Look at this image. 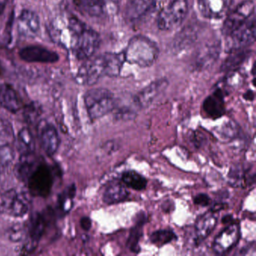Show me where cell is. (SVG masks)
<instances>
[{
  "label": "cell",
  "instance_id": "obj_34",
  "mask_svg": "<svg viewBox=\"0 0 256 256\" xmlns=\"http://www.w3.org/2000/svg\"><path fill=\"white\" fill-rule=\"evenodd\" d=\"M194 203L198 206H206L210 204L211 199L206 194H198L194 198Z\"/></svg>",
  "mask_w": 256,
  "mask_h": 256
},
{
  "label": "cell",
  "instance_id": "obj_19",
  "mask_svg": "<svg viewBox=\"0 0 256 256\" xmlns=\"http://www.w3.org/2000/svg\"><path fill=\"white\" fill-rule=\"evenodd\" d=\"M203 109L209 118L217 119L224 114V95L220 90H217L209 96L203 103Z\"/></svg>",
  "mask_w": 256,
  "mask_h": 256
},
{
  "label": "cell",
  "instance_id": "obj_11",
  "mask_svg": "<svg viewBox=\"0 0 256 256\" xmlns=\"http://www.w3.org/2000/svg\"><path fill=\"white\" fill-rule=\"evenodd\" d=\"M240 236V226L236 223L230 224L222 230L212 244V250L217 254H224L234 248L239 241Z\"/></svg>",
  "mask_w": 256,
  "mask_h": 256
},
{
  "label": "cell",
  "instance_id": "obj_15",
  "mask_svg": "<svg viewBox=\"0 0 256 256\" xmlns=\"http://www.w3.org/2000/svg\"><path fill=\"white\" fill-rule=\"evenodd\" d=\"M40 139L42 148L47 155L53 156L58 152L60 140L54 126L49 122L40 124Z\"/></svg>",
  "mask_w": 256,
  "mask_h": 256
},
{
  "label": "cell",
  "instance_id": "obj_21",
  "mask_svg": "<svg viewBox=\"0 0 256 256\" xmlns=\"http://www.w3.org/2000/svg\"><path fill=\"white\" fill-rule=\"evenodd\" d=\"M0 106L11 112H17L22 108V100L18 92L10 85L0 86Z\"/></svg>",
  "mask_w": 256,
  "mask_h": 256
},
{
  "label": "cell",
  "instance_id": "obj_1",
  "mask_svg": "<svg viewBox=\"0 0 256 256\" xmlns=\"http://www.w3.org/2000/svg\"><path fill=\"white\" fill-rule=\"evenodd\" d=\"M84 61L74 79L78 84L92 86L104 76L118 77L125 60L122 53H104Z\"/></svg>",
  "mask_w": 256,
  "mask_h": 256
},
{
  "label": "cell",
  "instance_id": "obj_37",
  "mask_svg": "<svg viewBox=\"0 0 256 256\" xmlns=\"http://www.w3.org/2000/svg\"><path fill=\"white\" fill-rule=\"evenodd\" d=\"M80 223L82 228L84 230H86V232L89 230L91 228V226H92V222H91L90 218L88 216L83 217L80 220Z\"/></svg>",
  "mask_w": 256,
  "mask_h": 256
},
{
  "label": "cell",
  "instance_id": "obj_39",
  "mask_svg": "<svg viewBox=\"0 0 256 256\" xmlns=\"http://www.w3.org/2000/svg\"><path fill=\"white\" fill-rule=\"evenodd\" d=\"M244 98L246 100H248V101H252L254 100V94L252 91H248L246 94L244 95Z\"/></svg>",
  "mask_w": 256,
  "mask_h": 256
},
{
  "label": "cell",
  "instance_id": "obj_3",
  "mask_svg": "<svg viewBox=\"0 0 256 256\" xmlns=\"http://www.w3.org/2000/svg\"><path fill=\"white\" fill-rule=\"evenodd\" d=\"M124 60L142 68L151 66L156 61L160 50L155 42L144 36H136L128 42L124 52Z\"/></svg>",
  "mask_w": 256,
  "mask_h": 256
},
{
  "label": "cell",
  "instance_id": "obj_12",
  "mask_svg": "<svg viewBox=\"0 0 256 256\" xmlns=\"http://www.w3.org/2000/svg\"><path fill=\"white\" fill-rule=\"evenodd\" d=\"M19 56L25 62L54 64L59 60L56 52L40 46H30L19 52Z\"/></svg>",
  "mask_w": 256,
  "mask_h": 256
},
{
  "label": "cell",
  "instance_id": "obj_14",
  "mask_svg": "<svg viewBox=\"0 0 256 256\" xmlns=\"http://www.w3.org/2000/svg\"><path fill=\"white\" fill-rule=\"evenodd\" d=\"M155 0H128L125 8V18L128 23L139 22L150 12Z\"/></svg>",
  "mask_w": 256,
  "mask_h": 256
},
{
  "label": "cell",
  "instance_id": "obj_32",
  "mask_svg": "<svg viewBox=\"0 0 256 256\" xmlns=\"http://www.w3.org/2000/svg\"><path fill=\"white\" fill-rule=\"evenodd\" d=\"M28 228L20 223L13 224L8 230V238L12 242H22L26 239L28 235Z\"/></svg>",
  "mask_w": 256,
  "mask_h": 256
},
{
  "label": "cell",
  "instance_id": "obj_27",
  "mask_svg": "<svg viewBox=\"0 0 256 256\" xmlns=\"http://www.w3.org/2000/svg\"><path fill=\"white\" fill-rule=\"evenodd\" d=\"M121 179L127 187L137 191L145 190L148 185L146 178L134 170L124 172Z\"/></svg>",
  "mask_w": 256,
  "mask_h": 256
},
{
  "label": "cell",
  "instance_id": "obj_8",
  "mask_svg": "<svg viewBox=\"0 0 256 256\" xmlns=\"http://www.w3.org/2000/svg\"><path fill=\"white\" fill-rule=\"evenodd\" d=\"M80 12L92 18L112 17L119 12L120 0H74Z\"/></svg>",
  "mask_w": 256,
  "mask_h": 256
},
{
  "label": "cell",
  "instance_id": "obj_35",
  "mask_svg": "<svg viewBox=\"0 0 256 256\" xmlns=\"http://www.w3.org/2000/svg\"><path fill=\"white\" fill-rule=\"evenodd\" d=\"M12 134L10 124H7L4 120L0 118V138H6L10 137Z\"/></svg>",
  "mask_w": 256,
  "mask_h": 256
},
{
  "label": "cell",
  "instance_id": "obj_36",
  "mask_svg": "<svg viewBox=\"0 0 256 256\" xmlns=\"http://www.w3.org/2000/svg\"><path fill=\"white\" fill-rule=\"evenodd\" d=\"M26 115L28 119L30 120L31 121L34 120V115L38 116V108L36 106H29L26 109Z\"/></svg>",
  "mask_w": 256,
  "mask_h": 256
},
{
  "label": "cell",
  "instance_id": "obj_20",
  "mask_svg": "<svg viewBox=\"0 0 256 256\" xmlns=\"http://www.w3.org/2000/svg\"><path fill=\"white\" fill-rule=\"evenodd\" d=\"M217 218L215 212L210 211L198 218L196 223V242L200 244L206 239L216 226Z\"/></svg>",
  "mask_w": 256,
  "mask_h": 256
},
{
  "label": "cell",
  "instance_id": "obj_10",
  "mask_svg": "<svg viewBox=\"0 0 256 256\" xmlns=\"http://www.w3.org/2000/svg\"><path fill=\"white\" fill-rule=\"evenodd\" d=\"M168 82L166 78H160L151 82L133 97V104L138 109L145 108L167 89Z\"/></svg>",
  "mask_w": 256,
  "mask_h": 256
},
{
  "label": "cell",
  "instance_id": "obj_38",
  "mask_svg": "<svg viewBox=\"0 0 256 256\" xmlns=\"http://www.w3.org/2000/svg\"><path fill=\"white\" fill-rule=\"evenodd\" d=\"M7 0H0V16L5 11L7 5Z\"/></svg>",
  "mask_w": 256,
  "mask_h": 256
},
{
  "label": "cell",
  "instance_id": "obj_30",
  "mask_svg": "<svg viewBox=\"0 0 256 256\" xmlns=\"http://www.w3.org/2000/svg\"><path fill=\"white\" fill-rule=\"evenodd\" d=\"M14 149L8 144L0 145V175H2L14 161Z\"/></svg>",
  "mask_w": 256,
  "mask_h": 256
},
{
  "label": "cell",
  "instance_id": "obj_33",
  "mask_svg": "<svg viewBox=\"0 0 256 256\" xmlns=\"http://www.w3.org/2000/svg\"><path fill=\"white\" fill-rule=\"evenodd\" d=\"M217 134L220 136L221 138L232 139L236 136L238 134V128L236 125L233 122H228V124H224L222 126L220 127L216 130Z\"/></svg>",
  "mask_w": 256,
  "mask_h": 256
},
{
  "label": "cell",
  "instance_id": "obj_5",
  "mask_svg": "<svg viewBox=\"0 0 256 256\" xmlns=\"http://www.w3.org/2000/svg\"><path fill=\"white\" fill-rule=\"evenodd\" d=\"M188 0H172L158 14L157 26L162 31H170L179 28L186 18Z\"/></svg>",
  "mask_w": 256,
  "mask_h": 256
},
{
  "label": "cell",
  "instance_id": "obj_4",
  "mask_svg": "<svg viewBox=\"0 0 256 256\" xmlns=\"http://www.w3.org/2000/svg\"><path fill=\"white\" fill-rule=\"evenodd\" d=\"M84 103L90 118L94 120L114 110L116 101L113 92L109 90L94 88L85 94Z\"/></svg>",
  "mask_w": 256,
  "mask_h": 256
},
{
  "label": "cell",
  "instance_id": "obj_16",
  "mask_svg": "<svg viewBox=\"0 0 256 256\" xmlns=\"http://www.w3.org/2000/svg\"><path fill=\"white\" fill-rule=\"evenodd\" d=\"M232 0H198L202 16L208 18H220L226 14Z\"/></svg>",
  "mask_w": 256,
  "mask_h": 256
},
{
  "label": "cell",
  "instance_id": "obj_26",
  "mask_svg": "<svg viewBox=\"0 0 256 256\" xmlns=\"http://www.w3.org/2000/svg\"><path fill=\"white\" fill-rule=\"evenodd\" d=\"M18 148L20 154H34L35 150V139L30 130L23 128L18 134Z\"/></svg>",
  "mask_w": 256,
  "mask_h": 256
},
{
  "label": "cell",
  "instance_id": "obj_2",
  "mask_svg": "<svg viewBox=\"0 0 256 256\" xmlns=\"http://www.w3.org/2000/svg\"><path fill=\"white\" fill-rule=\"evenodd\" d=\"M68 30L72 50L76 58L86 60L92 58L100 48V34L74 16L68 18Z\"/></svg>",
  "mask_w": 256,
  "mask_h": 256
},
{
  "label": "cell",
  "instance_id": "obj_25",
  "mask_svg": "<svg viewBox=\"0 0 256 256\" xmlns=\"http://www.w3.org/2000/svg\"><path fill=\"white\" fill-rule=\"evenodd\" d=\"M19 193L16 190H6L0 192V214L12 216Z\"/></svg>",
  "mask_w": 256,
  "mask_h": 256
},
{
  "label": "cell",
  "instance_id": "obj_28",
  "mask_svg": "<svg viewBox=\"0 0 256 256\" xmlns=\"http://www.w3.org/2000/svg\"><path fill=\"white\" fill-rule=\"evenodd\" d=\"M220 53V48L218 44H214V46H208L202 50L198 56L197 66L198 68H206L214 61L216 60Z\"/></svg>",
  "mask_w": 256,
  "mask_h": 256
},
{
  "label": "cell",
  "instance_id": "obj_40",
  "mask_svg": "<svg viewBox=\"0 0 256 256\" xmlns=\"http://www.w3.org/2000/svg\"><path fill=\"white\" fill-rule=\"evenodd\" d=\"M232 218V216H224V218H222V222L224 223V224H226V223L229 222Z\"/></svg>",
  "mask_w": 256,
  "mask_h": 256
},
{
  "label": "cell",
  "instance_id": "obj_9",
  "mask_svg": "<svg viewBox=\"0 0 256 256\" xmlns=\"http://www.w3.org/2000/svg\"><path fill=\"white\" fill-rule=\"evenodd\" d=\"M254 14V4L252 0H245L228 14L222 26V34L228 36L245 24Z\"/></svg>",
  "mask_w": 256,
  "mask_h": 256
},
{
  "label": "cell",
  "instance_id": "obj_6",
  "mask_svg": "<svg viewBox=\"0 0 256 256\" xmlns=\"http://www.w3.org/2000/svg\"><path fill=\"white\" fill-rule=\"evenodd\" d=\"M54 180L53 172L49 166L40 162L32 170L26 182L32 196L46 198L52 192Z\"/></svg>",
  "mask_w": 256,
  "mask_h": 256
},
{
  "label": "cell",
  "instance_id": "obj_23",
  "mask_svg": "<svg viewBox=\"0 0 256 256\" xmlns=\"http://www.w3.org/2000/svg\"><path fill=\"white\" fill-rule=\"evenodd\" d=\"M146 222V216L144 212H140L136 217V224L130 230V236L127 240V246L130 251L138 253L140 248L139 241L143 235V227Z\"/></svg>",
  "mask_w": 256,
  "mask_h": 256
},
{
  "label": "cell",
  "instance_id": "obj_31",
  "mask_svg": "<svg viewBox=\"0 0 256 256\" xmlns=\"http://www.w3.org/2000/svg\"><path fill=\"white\" fill-rule=\"evenodd\" d=\"M248 54V52H247L246 48L232 52V54L229 56L223 64V70L228 71V70H232L239 66L246 59Z\"/></svg>",
  "mask_w": 256,
  "mask_h": 256
},
{
  "label": "cell",
  "instance_id": "obj_17",
  "mask_svg": "<svg viewBox=\"0 0 256 256\" xmlns=\"http://www.w3.org/2000/svg\"><path fill=\"white\" fill-rule=\"evenodd\" d=\"M47 224L46 218L41 214H35L31 217L30 226H28V234L30 236V241L25 246L26 251H31L36 246V244L41 240Z\"/></svg>",
  "mask_w": 256,
  "mask_h": 256
},
{
  "label": "cell",
  "instance_id": "obj_7",
  "mask_svg": "<svg viewBox=\"0 0 256 256\" xmlns=\"http://www.w3.org/2000/svg\"><path fill=\"white\" fill-rule=\"evenodd\" d=\"M256 40V17L252 16L245 24L226 36V47L230 52L247 48Z\"/></svg>",
  "mask_w": 256,
  "mask_h": 256
},
{
  "label": "cell",
  "instance_id": "obj_18",
  "mask_svg": "<svg viewBox=\"0 0 256 256\" xmlns=\"http://www.w3.org/2000/svg\"><path fill=\"white\" fill-rule=\"evenodd\" d=\"M254 178L256 174L251 172L250 166H234L229 172V182L233 186L244 188L254 184Z\"/></svg>",
  "mask_w": 256,
  "mask_h": 256
},
{
  "label": "cell",
  "instance_id": "obj_29",
  "mask_svg": "<svg viewBox=\"0 0 256 256\" xmlns=\"http://www.w3.org/2000/svg\"><path fill=\"white\" fill-rule=\"evenodd\" d=\"M151 242L157 246L161 247L166 244H169L172 241L176 240L178 236L174 232L168 229H162V230H156L150 235Z\"/></svg>",
  "mask_w": 256,
  "mask_h": 256
},
{
  "label": "cell",
  "instance_id": "obj_22",
  "mask_svg": "<svg viewBox=\"0 0 256 256\" xmlns=\"http://www.w3.org/2000/svg\"><path fill=\"white\" fill-rule=\"evenodd\" d=\"M128 192L126 187L119 182L109 184L103 194V200L107 204L120 203L128 198Z\"/></svg>",
  "mask_w": 256,
  "mask_h": 256
},
{
  "label": "cell",
  "instance_id": "obj_13",
  "mask_svg": "<svg viewBox=\"0 0 256 256\" xmlns=\"http://www.w3.org/2000/svg\"><path fill=\"white\" fill-rule=\"evenodd\" d=\"M40 20L36 13L24 10L18 19V31L24 38H34L40 32Z\"/></svg>",
  "mask_w": 256,
  "mask_h": 256
},
{
  "label": "cell",
  "instance_id": "obj_24",
  "mask_svg": "<svg viewBox=\"0 0 256 256\" xmlns=\"http://www.w3.org/2000/svg\"><path fill=\"white\" fill-rule=\"evenodd\" d=\"M38 160L34 154H22L16 166V174L22 182H26L32 170L38 164Z\"/></svg>",
  "mask_w": 256,
  "mask_h": 256
}]
</instances>
